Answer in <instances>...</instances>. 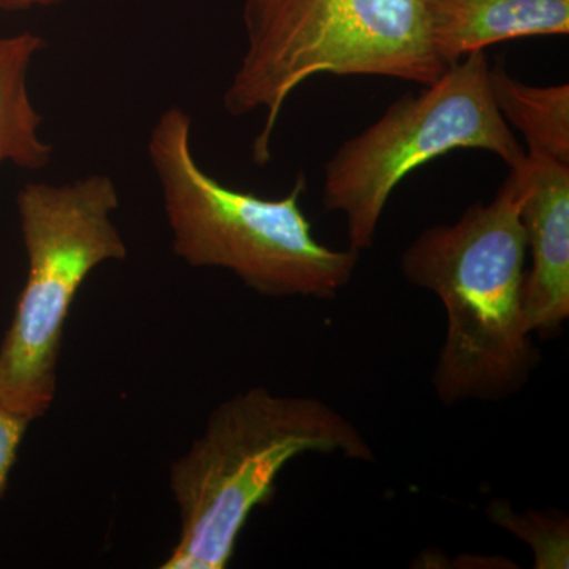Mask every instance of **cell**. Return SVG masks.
Here are the masks:
<instances>
[{
  "instance_id": "cell-1",
  "label": "cell",
  "mask_w": 569,
  "mask_h": 569,
  "mask_svg": "<svg viewBox=\"0 0 569 569\" xmlns=\"http://www.w3.org/2000/svg\"><path fill=\"white\" fill-rule=\"evenodd\" d=\"M519 176L509 168L489 204L458 222L427 228L402 254L415 287L432 291L447 313L433 389L445 406L516 395L539 365L523 309L526 231Z\"/></svg>"
},
{
  "instance_id": "cell-2",
  "label": "cell",
  "mask_w": 569,
  "mask_h": 569,
  "mask_svg": "<svg viewBox=\"0 0 569 569\" xmlns=\"http://www.w3.org/2000/svg\"><path fill=\"white\" fill-rule=\"evenodd\" d=\"M302 455L376 462L358 427L316 397L257 387L220 403L203 436L171 466L181 533L160 568H227L250 515L272 500L277 478Z\"/></svg>"
},
{
  "instance_id": "cell-3",
  "label": "cell",
  "mask_w": 569,
  "mask_h": 569,
  "mask_svg": "<svg viewBox=\"0 0 569 569\" xmlns=\"http://www.w3.org/2000/svg\"><path fill=\"white\" fill-rule=\"evenodd\" d=\"M148 152L174 253L187 264L227 269L268 298L335 299L353 279L359 253L313 236L301 208L305 174L277 200L223 186L194 159L192 118L179 107L157 119Z\"/></svg>"
},
{
  "instance_id": "cell-4",
  "label": "cell",
  "mask_w": 569,
  "mask_h": 569,
  "mask_svg": "<svg viewBox=\"0 0 569 569\" xmlns=\"http://www.w3.org/2000/svg\"><path fill=\"white\" fill-rule=\"evenodd\" d=\"M247 50L223 96L234 118L266 111L254 163L288 97L320 73L436 82L448 67L430 39L425 0H246Z\"/></svg>"
},
{
  "instance_id": "cell-5",
  "label": "cell",
  "mask_w": 569,
  "mask_h": 569,
  "mask_svg": "<svg viewBox=\"0 0 569 569\" xmlns=\"http://www.w3.org/2000/svg\"><path fill=\"white\" fill-rule=\"evenodd\" d=\"M28 279L0 346V403L33 421L50 410L71 305L89 276L122 261L112 222L119 192L110 176L69 183L29 182L17 198Z\"/></svg>"
},
{
  "instance_id": "cell-6",
  "label": "cell",
  "mask_w": 569,
  "mask_h": 569,
  "mask_svg": "<svg viewBox=\"0 0 569 569\" xmlns=\"http://www.w3.org/2000/svg\"><path fill=\"white\" fill-rule=\"evenodd\" d=\"M485 51L452 63L418 96H406L343 142L325 164L323 208L346 217L350 249H372L389 197L411 171L456 149L496 153L508 167L526 157L490 92Z\"/></svg>"
},
{
  "instance_id": "cell-7",
  "label": "cell",
  "mask_w": 569,
  "mask_h": 569,
  "mask_svg": "<svg viewBox=\"0 0 569 569\" xmlns=\"http://www.w3.org/2000/svg\"><path fill=\"white\" fill-rule=\"evenodd\" d=\"M519 176L520 222L531 264L523 309L531 335L552 336L569 317V164L542 153L509 167Z\"/></svg>"
},
{
  "instance_id": "cell-8",
  "label": "cell",
  "mask_w": 569,
  "mask_h": 569,
  "mask_svg": "<svg viewBox=\"0 0 569 569\" xmlns=\"http://www.w3.org/2000/svg\"><path fill=\"white\" fill-rule=\"evenodd\" d=\"M425 6L433 50L447 67L501 41L569 32V0H425Z\"/></svg>"
},
{
  "instance_id": "cell-9",
  "label": "cell",
  "mask_w": 569,
  "mask_h": 569,
  "mask_svg": "<svg viewBox=\"0 0 569 569\" xmlns=\"http://www.w3.org/2000/svg\"><path fill=\"white\" fill-rule=\"evenodd\" d=\"M43 47L32 32L0 37V164L40 171L51 162L54 149L40 137L43 118L28 88L29 70Z\"/></svg>"
},
{
  "instance_id": "cell-10",
  "label": "cell",
  "mask_w": 569,
  "mask_h": 569,
  "mask_svg": "<svg viewBox=\"0 0 569 569\" xmlns=\"http://www.w3.org/2000/svg\"><path fill=\"white\" fill-rule=\"evenodd\" d=\"M489 80L497 110L526 137L527 152L569 164V86L523 84L500 63L490 67Z\"/></svg>"
},
{
  "instance_id": "cell-11",
  "label": "cell",
  "mask_w": 569,
  "mask_h": 569,
  "mask_svg": "<svg viewBox=\"0 0 569 569\" xmlns=\"http://www.w3.org/2000/svg\"><path fill=\"white\" fill-rule=\"evenodd\" d=\"M490 518L516 537L529 542L535 553V568L556 569L569 567L568 522L561 518L529 511L518 515L509 505L496 501L489 508Z\"/></svg>"
},
{
  "instance_id": "cell-12",
  "label": "cell",
  "mask_w": 569,
  "mask_h": 569,
  "mask_svg": "<svg viewBox=\"0 0 569 569\" xmlns=\"http://www.w3.org/2000/svg\"><path fill=\"white\" fill-rule=\"evenodd\" d=\"M31 421L13 413L0 403V500L9 488L11 468L18 458V449Z\"/></svg>"
},
{
  "instance_id": "cell-13",
  "label": "cell",
  "mask_w": 569,
  "mask_h": 569,
  "mask_svg": "<svg viewBox=\"0 0 569 569\" xmlns=\"http://www.w3.org/2000/svg\"><path fill=\"white\" fill-rule=\"evenodd\" d=\"M66 0H0V13L36 9V7H54Z\"/></svg>"
}]
</instances>
